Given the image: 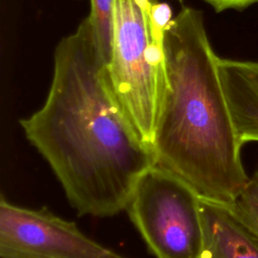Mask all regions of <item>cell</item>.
<instances>
[{
  "label": "cell",
  "instance_id": "7",
  "mask_svg": "<svg viewBox=\"0 0 258 258\" xmlns=\"http://www.w3.org/2000/svg\"><path fill=\"white\" fill-rule=\"evenodd\" d=\"M203 247L200 258H258V240L228 205L201 199Z\"/></svg>",
  "mask_w": 258,
  "mask_h": 258
},
{
  "label": "cell",
  "instance_id": "5",
  "mask_svg": "<svg viewBox=\"0 0 258 258\" xmlns=\"http://www.w3.org/2000/svg\"><path fill=\"white\" fill-rule=\"evenodd\" d=\"M1 258H129L86 236L46 208L33 210L0 199Z\"/></svg>",
  "mask_w": 258,
  "mask_h": 258
},
{
  "label": "cell",
  "instance_id": "10",
  "mask_svg": "<svg viewBox=\"0 0 258 258\" xmlns=\"http://www.w3.org/2000/svg\"><path fill=\"white\" fill-rule=\"evenodd\" d=\"M211 5L216 12H222L226 10H242L255 3L258 0H204Z\"/></svg>",
  "mask_w": 258,
  "mask_h": 258
},
{
  "label": "cell",
  "instance_id": "4",
  "mask_svg": "<svg viewBox=\"0 0 258 258\" xmlns=\"http://www.w3.org/2000/svg\"><path fill=\"white\" fill-rule=\"evenodd\" d=\"M201 199L182 178L155 163L138 179L126 211L156 258H200Z\"/></svg>",
  "mask_w": 258,
  "mask_h": 258
},
{
  "label": "cell",
  "instance_id": "9",
  "mask_svg": "<svg viewBox=\"0 0 258 258\" xmlns=\"http://www.w3.org/2000/svg\"><path fill=\"white\" fill-rule=\"evenodd\" d=\"M91 11L89 17L99 45L108 61L111 44L112 14L114 0H90Z\"/></svg>",
  "mask_w": 258,
  "mask_h": 258
},
{
  "label": "cell",
  "instance_id": "3",
  "mask_svg": "<svg viewBox=\"0 0 258 258\" xmlns=\"http://www.w3.org/2000/svg\"><path fill=\"white\" fill-rule=\"evenodd\" d=\"M172 11L158 0H114L107 68L141 138L152 147L169 90L164 36Z\"/></svg>",
  "mask_w": 258,
  "mask_h": 258
},
{
  "label": "cell",
  "instance_id": "11",
  "mask_svg": "<svg viewBox=\"0 0 258 258\" xmlns=\"http://www.w3.org/2000/svg\"><path fill=\"white\" fill-rule=\"evenodd\" d=\"M178 1H181V0H178Z\"/></svg>",
  "mask_w": 258,
  "mask_h": 258
},
{
  "label": "cell",
  "instance_id": "8",
  "mask_svg": "<svg viewBox=\"0 0 258 258\" xmlns=\"http://www.w3.org/2000/svg\"><path fill=\"white\" fill-rule=\"evenodd\" d=\"M239 221L258 240V168L246 185L228 205Z\"/></svg>",
  "mask_w": 258,
  "mask_h": 258
},
{
  "label": "cell",
  "instance_id": "2",
  "mask_svg": "<svg viewBox=\"0 0 258 258\" xmlns=\"http://www.w3.org/2000/svg\"><path fill=\"white\" fill-rule=\"evenodd\" d=\"M169 90L154 134L156 163L203 199L231 205L249 176L201 10L183 7L165 31Z\"/></svg>",
  "mask_w": 258,
  "mask_h": 258
},
{
  "label": "cell",
  "instance_id": "1",
  "mask_svg": "<svg viewBox=\"0 0 258 258\" xmlns=\"http://www.w3.org/2000/svg\"><path fill=\"white\" fill-rule=\"evenodd\" d=\"M19 124L80 216L126 210L138 179L156 163L116 95L89 15L57 43L46 99Z\"/></svg>",
  "mask_w": 258,
  "mask_h": 258
},
{
  "label": "cell",
  "instance_id": "6",
  "mask_svg": "<svg viewBox=\"0 0 258 258\" xmlns=\"http://www.w3.org/2000/svg\"><path fill=\"white\" fill-rule=\"evenodd\" d=\"M217 68L241 145L258 142V62L218 56Z\"/></svg>",
  "mask_w": 258,
  "mask_h": 258
}]
</instances>
